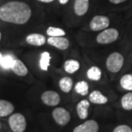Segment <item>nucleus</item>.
<instances>
[{
	"label": "nucleus",
	"mask_w": 132,
	"mask_h": 132,
	"mask_svg": "<svg viewBox=\"0 0 132 132\" xmlns=\"http://www.w3.org/2000/svg\"><path fill=\"white\" fill-rule=\"evenodd\" d=\"M32 15V10L27 3L11 1L0 7V19L5 22L15 24L27 23Z\"/></svg>",
	"instance_id": "obj_1"
},
{
	"label": "nucleus",
	"mask_w": 132,
	"mask_h": 132,
	"mask_svg": "<svg viewBox=\"0 0 132 132\" xmlns=\"http://www.w3.org/2000/svg\"><path fill=\"white\" fill-rule=\"evenodd\" d=\"M124 57L119 52H113L109 55L106 59V65L109 71L112 73H118L123 68Z\"/></svg>",
	"instance_id": "obj_2"
},
{
	"label": "nucleus",
	"mask_w": 132,
	"mask_h": 132,
	"mask_svg": "<svg viewBox=\"0 0 132 132\" xmlns=\"http://www.w3.org/2000/svg\"><path fill=\"white\" fill-rule=\"evenodd\" d=\"M10 128L13 132H24L27 128V120L21 113L11 114L8 120Z\"/></svg>",
	"instance_id": "obj_3"
},
{
	"label": "nucleus",
	"mask_w": 132,
	"mask_h": 132,
	"mask_svg": "<svg viewBox=\"0 0 132 132\" xmlns=\"http://www.w3.org/2000/svg\"><path fill=\"white\" fill-rule=\"evenodd\" d=\"M119 38V32L114 28L104 29L96 37V41L100 44H109L114 43Z\"/></svg>",
	"instance_id": "obj_4"
},
{
	"label": "nucleus",
	"mask_w": 132,
	"mask_h": 132,
	"mask_svg": "<svg viewBox=\"0 0 132 132\" xmlns=\"http://www.w3.org/2000/svg\"><path fill=\"white\" fill-rule=\"evenodd\" d=\"M110 24L109 19L106 15H95L90 23V28L92 31L97 32L107 29Z\"/></svg>",
	"instance_id": "obj_5"
},
{
	"label": "nucleus",
	"mask_w": 132,
	"mask_h": 132,
	"mask_svg": "<svg viewBox=\"0 0 132 132\" xmlns=\"http://www.w3.org/2000/svg\"><path fill=\"white\" fill-rule=\"evenodd\" d=\"M54 121L60 126H65L71 120V114L68 110L62 107L54 109L52 112Z\"/></svg>",
	"instance_id": "obj_6"
},
{
	"label": "nucleus",
	"mask_w": 132,
	"mask_h": 132,
	"mask_svg": "<svg viewBox=\"0 0 132 132\" xmlns=\"http://www.w3.org/2000/svg\"><path fill=\"white\" fill-rule=\"evenodd\" d=\"M43 103L48 106H55L60 102V96L57 92L53 90H47L41 95Z\"/></svg>",
	"instance_id": "obj_7"
},
{
	"label": "nucleus",
	"mask_w": 132,
	"mask_h": 132,
	"mask_svg": "<svg viewBox=\"0 0 132 132\" xmlns=\"http://www.w3.org/2000/svg\"><path fill=\"white\" fill-rule=\"evenodd\" d=\"M98 123L94 120H89L76 126L73 132H98Z\"/></svg>",
	"instance_id": "obj_8"
},
{
	"label": "nucleus",
	"mask_w": 132,
	"mask_h": 132,
	"mask_svg": "<svg viewBox=\"0 0 132 132\" xmlns=\"http://www.w3.org/2000/svg\"><path fill=\"white\" fill-rule=\"evenodd\" d=\"M48 44L60 50H66L70 46L69 40L65 37H49L47 39Z\"/></svg>",
	"instance_id": "obj_9"
},
{
	"label": "nucleus",
	"mask_w": 132,
	"mask_h": 132,
	"mask_svg": "<svg viewBox=\"0 0 132 132\" xmlns=\"http://www.w3.org/2000/svg\"><path fill=\"white\" fill-rule=\"evenodd\" d=\"M27 43L35 46H41L46 42V38L42 34L39 33H32L29 34L26 38Z\"/></svg>",
	"instance_id": "obj_10"
},
{
	"label": "nucleus",
	"mask_w": 132,
	"mask_h": 132,
	"mask_svg": "<svg viewBox=\"0 0 132 132\" xmlns=\"http://www.w3.org/2000/svg\"><path fill=\"white\" fill-rule=\"evenodd\" d=\"M90 103L89 101L84 99L79 101L76 106V112L79 118L81 120H85L89 114V108Z\"/></svg>",
	"instance_id": "obj_11"
},
{
	"label": "nucleus",
	"mask_w": 132,
	"mask_h": 132,
	"mask_svg": "<svg viewBox=\"0 0 132 132\" xmlns=\"http://www.w3.org/2000/svg\"><path fill=\"white\" fill-rule=\"evenodd\" d=\"M89 9V0H75L73 10L76 15L82 16L87 13Z\"/></svg>",
	"instance_id": "obj_12"
},
{
	"label": "nucleus",
	"mask_w": 132,
	"mask_h": 132,
	"mask_svg": "<svg viewBox=\"0 0 132 132\" xmlns=\"http://www.w3.org/2000/svg\"><path fill=\"white\" fill-rule=\"evenodd\" d=\"M11 70L15 75L19 76H24L28 73V69L27 66L21 60L16 59L14 60V63L11 68Z\"/></svg>",
	"instance_id": "obj_13"
},
{
	"label": "nucleus",
	"mask_w": 132,
	"mask_h": 132,
	"mask_svg": "<svg viewBox=\"0 0 132 132\" xmlns=\"http://www.w3.org/2000/svg\"><path fill=\"white\" fill-rule=\"evenodd\" d=\"M89 100L93 104H100V105L106 104L108 101L107 97L102 94V93L99 90L93 91L89 95Z\"/></svg>",
	"instance_id": "obj_14"
},
{
	"label": "nucleus",
	"mask_w": 132,
	"mask_h": 132,
	"mask_svg": "<svg viewBox=\"0 0 132 132\" xmlns=\"http://www.w3.org/2000/svg\"><path fill=\"white\" fill-rule=\"evenodd\" d=\"M14 106L6 100H0V117H7L13 112Z\"/></svg>",
	"instance_id": "obj_15"
},
{
	"label": "nucleus",
	"mask_w": 132,
	"mask_h": 132,
	"mask_svg": "<svg viewBox=\"0 0 132 132\" xmlns=\"http://www.w3.org/2000/svg\"><path fill=\"white\" fill-rule=\"evenodd\" d=\"M73 85V79L68 76H64L59 81V87L60 90L65 93H69L72 90Z\"/></svg>",
	"instance_id": "obj_16"
},
{
	"label": "nucleus",
	"mask_w": 132,
	"mask_h": 132,
	"mask_svg": "<svg viewBox=\"0 0 132 132\" xmlns=\"http://www.w3.org/2000/svg\"><path fill=\"white\" fill-rule=\"evenodd\" d=\"M80 68L79 62L76 60H68L65 62L64 69L66 73L73 74Z\"/></svg>",
	"instance_id": "obj_17"
},
{
	"label": "nucleus",
	"mask_w": 132,
	"mask_h": 132,
	"mask_svg": "<svg viewBox=\"0 0 132 132\" xmlns=\"http://www.w3.org/2000/svg\"><path fill=\"white\" fill-rule=\"evenodd\" d=\"M52 59V56L49 52H44L40 54V68L42 71H47L48 70V67L50 66V61Z\"/></svg>",
	"instance_id": "obj_18"
},
{
	"label": "nucleus",
	"mask_w": 132,
	"mask_h": 132,
	"mask_svg": "<svg viewBox=\"0 0 132 132\" xmlns=\"http://www.w3.org/2000/svg\"><path fill=\"white\" fill-rule=\"evenodd\" d=\"M87 77L91 81H99L101 78V70L97 66H92L87 71Z\"/></svg>",
	"instance_id": "obj_19"
},
{
	"label": "nucleus",
	"mask_w": 132,
	"mask_h": 132,
	"mask_svg": "<svg viewBox=\"0 0 132 132\" xmlns=\"http://www.w3.org/2000/svg\"><path fill=\"white\" fill-rule=\"evenodd\" d=\"M74 90L81 95H87L89 93V85L86 81H79L76 84Z\"/></svg>",
	"instance_id": "obj_20"
},
{
	"label": "nucleus",
	"mask_w": 132,
	"mask_h": 132,
	"mask_svg": "<svg viewBox=\"0 0 132 132\" xmlns=\"http://www.w3.org/2000/svg\"><path fill=\"white\" fill-rule=\"evenodd\" d=\"M120 84L124 90L132 91V74L123 76L120 80Z\"/></svg>",
	"instance_id": "obj_21"
},
{
	"label": "nucleus",
	"mask_w": 132,
	"mask_h": 132,
	"mask_svg": "<svg viewBox=\"0 0 132 132\" xmlns=\"http://www.w3.org/2000/svg\"><path fill=\"white\" fill-rule=\"evenodd\" d=\"M121 106L125 110H132V92L128 93L122 97Z\"/></svg>",
	"instance_id": "obj_22"
},
{
	"label": "nucleus",
	"mask_w": 132,
	"mask_h": 132,
	"mask_svg": "<svg viewBox=\"0 0 132 132\" xmlns=\"http://www.w3.org/2000/svg\"><path fill=\"white\" fill-rule=\"evenodd\" d=\"M46 34L49 37H64L66 35L64 29L56 27H49L46 30Z\"/></svg>",
	"instance_id": "obj_23"
},
{
	"label": "nucleus",
	"mask_w": 132,
	"mask_h": 132,
	"mask_svg": "<svg viewBox=\"0 0 132 132\" xmlns=\"http://www.w3.org/2000/svg\"><path fill=\"white\" fill-rule=\"evenodd\" d=\"M14 60H15L13 57L10 55H6L2 57V60L0 61V65L4 69H11L14 63Z\"/></svg>",
	"instance_id": "obj_24"
},
{
	"label": "nucleus",
	"mask_w": 132,
	"mask_h": 132,
	"mask_svg": "<svg viewBox=\"0 0 132 132\" xmlns=\"http://www.w3.org/2000/svg\"><path fill=\"white\" fill-rule=\"evenodd\" d=\"M113 132H132V128L127 125H120L114 129Z\"/></svg>",
	"instance_id": "obj_25"
},
{
	"label": "nucleus",
	"mask_w": 132,
	"mask_h": 132,
	"mask_svg": "<svg viewBox=\"0 0 132 132\" xmlns=\"http://www.w3.org/2000/svg\"><path fill=\"white\" fill-rule=\"evenodd\" d=\"M111 3L112 4H114V5H118V4H120L122 2H126V0H109Z\"/></svg>",
	"instance_id": "obj_26"
},
{
	"label": "nucleus",
	"mask_w": 132,
	"mask_h": 132,
	"mask_svg": "<svg viewBox=\"0 0 132 132\" xmlns=\"http://www.w3.org/2000/svg\"><path fill=\"white\" fill-rule=\"evenodd\" d=\"M37 1L43 2V3H51L52 2H54V0H37Z\"/></svg>",
	"instance_id": "obj_27"
},
{
	"label": "nucleus",
	"mask_w": 132,
	"mask_h": 132,
	"mask_svg": "<svg viewBox=\"0 0 132 132\" xmlns=\"http://www.w3.org/2000/svg\"><path fill=\"white\" fill-rule=\"evenodd\" d=\"M58 1H59V2H60L61 5H66V4L68 2L69 0H58Z\"/></svg>",
	"instance_id": "obj_28"
},
{
	"label": "nucleus",
	"mask_w": 132,
	"mask_h": 132,
	"mask_svg": "<svg viewBox=\"0 0 132 132\" xmlns=\"http://www.w3.org/2000/svg\"><path fill=\"white\" fill-rule=\"evenodd\" d=\"M2 57H3V56H2V54H1V52H0V61L2 60Z\"/></svg>",
	"instance_id": "obj_29"
},
{
	"label": "nucleus",
	"mask_w": 132,
	"mask_h": 132,
	"mask_svg": "<svg viewBox=\"0 0 132 132\" xmlns=\"http://www.w3.org/2000/svg\"><path fill=\"white\" fill-rule=\"evenodd\" d=\"M2 40V34H1V32H0V41Z\"/></svg>",
	"instance_id": "obj_30"
},
{
	"label": "nucleus",
	"mask_w": 132,
	"mask_h": 132,
	"mask_svg": "<svg viewBox=\"0 0 132 132\" xmlns=\"http://www.w3.org/2000/svg\"><path fill=\"white\" fill-rule=\"evenodd\" d=\"M0 128H1V124H0Z\"/></svg>",
	"instance_id": "obj_31"
}]
</instances>
